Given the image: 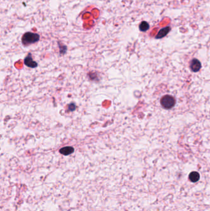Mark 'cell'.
<instances>
[{
	"instance_id": "6da1fadb",
	"label": "cell",
	"mask_w": 210,
	"mask_h": 211,
	"mask_svg": "<svg viewBox=\"0 0 210 211\" xmlns=\"http://www.w3.org/2000/svg\"><path fill=\"white\" fill-rule=\"evenodd\" d=\"M39 39H40V35L38 33L27 32L23 35L22 38V42L24 45L27 46L38 42Z\"/></svg>"
},
{
	"instance_id": "7a4b0ae2",
	"label": "cell",
	"mask_w": 210,
	"mask_h": 211,
	"mask_svg": "<svg viewBox=\"0 0 210 211\" xmlns=\"http://www.w3.org/2000/svg\"><path fill=\"white\" fill-rule=\"evenodd\" d=\"M176 103L174 98L170 95H165L161 99V104L165 109H171Z\"/></svg>"
},
{
	"instance_id": "3957f363",
	"label": "cell",
	"mask_w": 210,
	"mask_h": 211,
	"mask_svg": "<svg viewBox=\"0 0 210 211\" xmlns=\"http://www.w3.org/2000/svg\"><path fill=\"white\" fill-rule=\"evenodd\" d=\"M24 64L26 66H27L30 68H35L38 66L37 63L33 60L31 53H29L27 55V56L25 58Z\"/></svg>"
},
{
	"instance_id": "277c9868",
	"label": "cell",
	"mask_w": 210,
	"mask_h": 211,
	"mask_svg": "<svg viewBox=\"0 0 210 211\" xmlns=\"http://www.w3.org/2000/svg\"><path fill=\"white\" fill-rule=\"evenodd\" d=\"M190 68L192 71L194 72L199 71L200 69H201V63L200 61L196 59L192 60L190 63Z\"/></svg>"
},
{
	"instance_id": "5b68a950",
	"label": "cell",
	"mask_w": 210,
	"mask_h": 211,
	"mask_svg": "<svg viewBox=\"0 0 210 211\" xmlns=\"http://www.w3.org/2000/svg\"><path fill=\"white\" fill-rule=\"evenodd\" d=\"M170 30H171V27H169V26L160 29L159 33H157V35H156L155 38L160 39V38H162L165 37L166 35H167V34L169 32Z\"/></svg>"
},
{
	"instance_id": "8992f818",
	"label": "cell",
	"mask_w": 210,
	"mask_h": 211,
	"mask_svg": "<svg viewBox=\"0 0 210 211\" xmlns=\"http://www.w3.org/2000/svg\"><path fill=\"white\" fill-rule=\"evenodd\" d=\"M59 152L60 154H62V155L64 156H68L71 155V154L74 152V148L72 146L64 147L60 149Z\"/></svg>"
},
{
	"instance_id": "52a82bcc",
	"label": "cell",
	"mask_w": 210,
	"mask_h": 211,
	"mask_svg": "<svg viewBox=\"0 0 210 211\" xmlns=\"http://www.w3.org/2000/svg\"><path fill=\"white\" fill-rule=\"evenodd\" d=\"M189 179L192 182H196L200 179V175L196 172H192L189 175Z\"/></svg>"
},
{
	"instance_id": "ba28073f",
	"label": "cell",
	"mask_w": 210,
	"mask_h": 211,
	"mask_svg": "<svg viewBox=\"0 0 210 211\" xmlns=\"http://www.w3.org/2000/svg\"><path fill=\"white\" fill-rule=\"evenodd\" d=\"M149 24H148V22H147L146 21H142V22L140 24L139 28V30H141V32H146L147 30L149 29Z\"/></svg>"
},
{
	"instance_id": "9c48e42d",
	"label": "cell",
	"mask_w": 210,
	"mask_h": 211,
	"mask_svg": "<svg viewBox=\"0 0 210 211\" xmlns=\"http://www.w3.org/2000/svg\"><path fill=\"white\" fill-rule=\"evenodd\" d=\"M59 48H60V52L61 54H65V52H66L67 51V48L66 46L65 45H62L61 46L60 45H59Z\"/></svg>"
},
{
	"instance_id": "30bf717a",
	"label": "cell",
	"mask_w": 210,
	"mask_h": 211,
	"mask_svg": "<svg viewBox=\"0 0 210 211\" xmlns=\"http://www.w3.org/2000/svg\"><path fill=\"white\" fill-rule=\"evenodd\" d=\"M76 109V105L74 103H71L68 105V110L70 111H74Z\"/></svg>"
}]
</instances>
